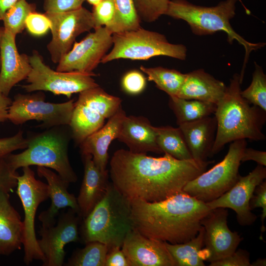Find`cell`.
<instances>
[{
    "instance_id": "obj_1",
    "label": "cell",
    "mask_w": 266,
    "mask_h": 266,
    "mask_svg": "<svg viewBox=\"0 0 266 266\" xmlns=\"http://www.w3.org/2000/svg\"><path fill=\"white\" fill-rule=\"evenodd\" d=\"M213 162L180 160L166 153L156 158L121 149L110 160L109 173L113 186L131 201L153 202L182 191Z\"/></svg>"
},
{
    "instance_id": "obj_2",
    "label": "cell",
    "mask_w": 266,
    "mask_h": 266,
    "mask_svg": "<svg viewBox=\"0 0 266 266\" xmlns=\"http://www.w3.org/2000/svg\"><path fill=\"white\" fill-rule=\"evenodd\" d=\"M131 203L134 229L146 237L171 244L196 236L201 220L211 210L183 191L158 202L137 199Z\"/></svg>"
},
{
    "instance_id": "obj_3",
    "label": "cell",
    "mask_w": 266,
    "mask_h": 266,
    "mask_svg": "<svg viewBox=\"0 0 266 266\" xmlns=\"http://www.w3.org/2000/svg\"><path fill=\"white\" fill-rule=\"evenodd\" d=\"M240 76L235 73L230 80L223 97L216 104L214 116L217 130L211 157L229 142L239 139H266L262 132L266 111L249 103L241 95Z\"/></svg>"
},
{
    "instance_id": "obj_4",
    "label": "cell",
    "mask_w": 266,
    "mask_h": 266,
    "mask_svg": "<svg viewBox=\"0 0 266 266\" xmlns=\"http://www.w3.org/2000/svg\"><path fill=\"white\" fill-rule=\"evenodd\" d=\"M134 228L131 201L109 183L104 197L84 218L81 234L85 243L99 241L109 250L121 247Z\"/></svg>"
},
{
    "instance_id": "obj_5",
    "label": "cell",
    "mask_w": 266,
    "mask_h": 266,
    "mask_svg": "<svg viewBox=\"0 0 266 266\" xmlns=\"http://www.w3.org/2000/svg\"><path fill=\"white\" fill-rule=\"evenodd\" d=\"M237 0H226L217 5L206 7L194 4L186 0H169L165 15L186 22L192 32L198 35L212 34L223 31L227 35L228 41L232 44L235 40L245 51L242 69L240 75L243 78L246 64L251 52L265 46L264 43H251L236 33L230 24L235 14Z\"/></svg>"
},
{
    "instance_id": "obj_6",
    "label": "cell",
    "mask_w": 266,
    "mask_h": 266,
    "mask_svg": "<svg viewBox=\"0 0 266 266\" xmlns=\"http://www.w3.org/2000/svg\"><path fill=\"white\" fill-rule=\"evenodd\" d=\"M58 127L27 138V147L17 154H10L5 159L11 168L37 166L54 169L68 183L75 182L77 177L68 156V137Z\"/></svg>"
},
{
    "instance_id": "obj_7",
    "label": "cell",
    "mask_w": 266,
    "mask_h": 266,
    "mask_svg": "<svg viewBox=\"0 0 266 266\" xmlns=\"http://www.w3.org/2000/svg\"><path fill=\"white\" fill-rule=\"evenodd\" d=\"M113 48L102 58L103 64L119 59L145 60L165 56L180 60L186 59L187 48L172 44L160 33L140 28L112 34Z\"/></svg>"
},
{
    "instance_id": "obj_8",
    "label": "cell",
    "mask_w": 266,
    "mask_h": 266,
    "mask_svg": "<svg viewBox=\"0 0 266 266\" xmlns=\"http://www.w3.org/2000/svg\"><path fill=\"white\" fill-rule=\"evenodd\" d=\"M246 146V139L232 142L224 159L188 182L183 191L205 203L219 198L238 180L241 156Z\"/></svg>"
},
{
    "instance_id": "obj_9",
    "label": "cell",
    "mask_w": 266,
    "mask_h": 266,
    "mask_svg": "<svg viewBox=\"0 0 266 266\" xmlns=\"http://www.w3.org/2000/svg\"><path fill=\"white\" fill-rule=\"evenodd\" d=\"M122 100L99 86L79 93L74 102L70 124L71 135L80 144L87 136L102 127L121 107Z\"/></svg>"
},
{
    "instance_id": "obj_10",
    "label": "cell",
    "mask_w": 266,
    "mask_h": 266,
    "mask_svg": "<svg viewBox=\"0 0 266 266\" xmlns=\"http://www.w3.org/2000/svg\"><path fill=\"white\" fill-rule=\"evenodd\" d=\"M29 58L32 69L27 78L28 84L22 86L28 93L49 91L70 98L74 93L99 86L92 77L96 75L94 73L53 70L44 63L42 57L36 51Z\"/></svg>"
},
{
    "instance_id": "obj_11",
    "label": "cell",
    "mask_w": 266,
    "mask_h": 266,
    "mask_svg": "<svg viewBox=\"0 0 266 266\" xmlns=\"http://www.w3.org/2000/svg\"><path fill=\"white\" fill-rule=\"evenodd\" d=\"M22 168V175L17 177V193L24 211L23 221L24 261L28 265L33 260H41L43 262L45 259L36 237L34 221L38 206L49 198V194L47 184L36 179L34 172L30 166Z\"/></svg>"
},
{
    "instance_id": "obj_12",
    "label": "cell",
    "mask_w": 266,
    "mask_h": 266,
    "mask_svg": "<svg viewBox=\"0 0 266 266\" xmlns=\"http://www.w3.org/2000/svg\"><path fill=\"white\" fill-rule=\"evenodd\" d=\"M42 93L16 95L9 107L7 119L15 125L35 120L48 128L69 125L74 107V100L63 103L44 100Z\"/></svg>"
},
{
    "instance_id": "obj_13",
    "label": "cell",
    "mask_w": 266,
    "mask_h": 266,
    "mask_svg": "<svg viewBox=\"0 0 266 266\" xmlns=\"http://www.w3.org/2000/svg\"><path fill=\"white\" fill-rule=\"evenodd\" d=\"M51 22L52 39L47 46L52 62L58 63L80 34L94 29L92 12L81 7L59 13H45Z\"/></svg>"
},
{
    "instance_id": "obj_14",
    "label": "cell",
    "mask_w": 266,
    "mask_h": 266,
    "mask_svg": "<svg viewBox=\"0 0 266 266\" xmlns=\"http://www.w3.org/2000/svg\"><path fill=\"white\" fill-rule=\"evenodd\" d=\"M112 44V33L106 27L96 29L80 42H74L71 49L58 63L56 70L94 73L93 70Z\"/></svg>"
},
{
    "instance_id": "obj_15",
    "label": "cell",
    "mask_w": 266,
    "mask_h": 266,
    "mask_svg": "<svg viewBox=\"0 0 266 266\" xmlns=\"http://www.w3.org/2000/svg\"><path fill=\"white\" fill-rule=\"evenodd\" d=\"M80 217L72 209L62 212L54 225L41 226L37 239L39 248L44 256L43 266H62L65 256V246L79 240L78 224Z\"/></svg>"
},
{
    "instance_id": "obj_16",
    "label": "cell",
    "mask_w": 266,
    "mask_h": 266,
    "mask_svg": "<svg viewBox=\"0 0 266 266\" xmlns=\"http://www.w3.org/2000/svg\"><path fill=\"white\" fill-rule=\"evenodd\" d=\"M228 212L225 208L211 209L201 221L204 230L201 250L204 261L213 262L233 253L242 238L236 232L230 230L227 225Z\"/></svg>"
},
{
    "instance_id": "obj_17",
    "label": "cell",
    "mask_w": 266,
    "mask_h": 266,
    "mask_svg": "<svg viewBox=\"0 0 266 266\" xmlns=\"http://www.w3.org/2000/svg\"><path fill=\"white\" fill-rule=\"evenodd\" d=\"M266 177V167L258 164L247 175H240L230 190L206 204L210 209L219 207L233 209L236 213V219L240 225H251L257 217L252 212L250 200L256 187L265 180Z\"/></svg>"
},
{
    "instance_id": "obj_18",
    "label": "cell",
    "mask_w": 266,
    "mask_h": 266,
    "mask_svg": "<svg viewBox=\"0 0 266 266\" xmlns=\"http://www.w3.org/2000/svg\"><path fill=\"white\" fill-rule=\"evenodd\" d=\"M121 249L130 266H177L165 241L146 237L134 228L127 235Z\"/></svg>"
},
{
    "instance_id": "obj_19",
    "label": "cell",
    "mask_w": 266,
    "mask_h": 266,
    "mask_svg": "<svg viewBox=\"0 0 266 266\" xmlns=\"http://www.w3.org/2000/svg\"><path fill=\"white\" fill-rule=\"evenodd\" d=\"M15 38L0 27V93L6 96L14 86L27 79L32 69L29 56L19 53Z\"/></svg>"
},
{
    "instance_id": "obj_20",
    "label": "cell",
    "mask_w": 266,
    "mask_h": 266,
    "mask_svg": "<svg viewBox=\"0 0 266 266\" xmlns=\"http://www.w3.org/2000/svg\"><path fill=\"white\" fill-rule=\"evenodd\" d=\"M126 116L121 106L105 125L79 144L81 155H91L96 166L102 173H108V149L111 142L117 138Z\"/></svg>"
},
{
    "instance_id": "obj_21",
    "label": "cell",
    "mask_w": 266,
    "mask_h": 266,
    "mask_svg": "<svg viewBox=\"0 0 266 266\" xmlns=\"http://www.w3.org/2000/svg\"><path fill=\"white\" fill-rule=\"evenodd\" d=\"M37 172L39 176L46 180L49 198L51 200L50 207L39 215L38 219L42 223V226L55 225L60 210L66 207L72 209L80 216L77 199L73 194L67 191L69 183L48 168L37 166Z\"/></svg>"
},
{
    "instance_id": "obj_22",
    "label": "cell",
    "mask_w": 266,
    "mask_h": 266,
    "mask_svg": "<svg viewBox=\"0 0 266 266\" xmlns=\"http://www.w3.org/2000/svg\"><path fill=\"white\" fill-rule=\"evenodd\" d=\"M117 139L124 143L129 150L134 153H162L157 143L155 127L144 117L126 116Z\"/></svg>"
},
{
    "instance_id": "obj_23",
    "label": "cell",
    "mask_w": 266,
    "mask_h": 266,
    "mask_svg": "<svg viewBox=\"0 0 266 266\" xmlns=\"http://www.w3.org/2000/svg\"><path fill=\"white\" fill-rule=\"evenodd\" d=\"M192 158L198 162H205L211 157L217 121L215 116L204 117L178 125Z\"/></svg>"
},
{
    "instance_id": "obj_24",
    "label": "cell",
    "mask_w": 266,
    "mask_h": 266,
    "mask_svg": "<svg viewBox=\"0 0 266 266\" xmlns=\"http://www.w3.org/2000/svg\"><path fill=\"white\" fill-rule=\"evenodd\" d=\"M84 176L77 201L79 215L85 218L105 194L109 185L108 173H102L96 166L90 154L82 155Z\"/></svg>"
},
{
    "instance_id": "obj_25",
    "label": "cell",
    "mask_w": 266,
    "mask_h": 266,
    "mask_svg": "<svg viewBox=\"0 0 266 266\" xmlns=\"http://www.w3.org/2000/svg\"><path fill=\"white\" fill-rule=\"evenodd\" d=\"M225 84L203 69L186 73V77L177 97L217 104L227 90Z\"/></svg>"
},
{
    "instance_id": "obj_26",
    "label": "cell",
    "mask_w": 266,
    "mask_h": 266,
    "mask_svg": "<svg viewBox=\"0 0 266 266\" xmlns=\"http://www.w3.org/2000/svg\"><path fill=\"white\" fill-rule=\"evenodd\" d=\"M9 193L0 191V254L8 256L23 245V223L9 200Z\"/></svg>"
},
{
    "instance_id": "obj_27",
    "label": "cell",
    "mask_w": 266,
    "mask_h": 266,
    "mask_svg": "<svg viewBox=\"0 0 266 266\" xmlns=\"http://www.w3.org/2000/svg\"><path fill=\"white\" fill-rule=\"evenodd\" d=\"M204 230L202 226L197 235L189 241L177 244L165 241L166 246L177 266H204L202 248Z\"/></svg>"
},
{
    "instance_id": "obj_28",
    "label": "cell",
    "mask_w": 266,
    "mask_h": 266,
    "mask_svg": "<svg viewBox=\"0 0 266 266\" xmlns=\"http://www.w3.org/2000/svg\"><path fill=\"white\" fill-rule=\"evenodd\" d=\"M168 105L176 117L178 125L210 116L216 108V105L213 103L178 97H169Z\"/></svg>"
},
{
    "instance_id": "obj_29",
    "label": "cell",
    "mask_w": 266,
    "mask_h": 266,
    "mask_svg": "<svg viewBox=\"0 0 266 266\" xmlns=\"http://www.w3.org/2000/svg\"><path fill=\"white\" fill-rule=\"evenodd\" d=\"M157 144L162 153L180 160L192 159L183 133L179 128L169 126L155 127Z\"/></svg>"
},
{
    "instance_id": "obj_30",
    "label": "cell",
    "mask_w": 266,
    "mask_h": 266,
    "mask_svg": "<svg viewBox=\"0 0 266 266\" xmlns=\"http://www.w3.org/2000/svg\"><path fill=\"white\" fill-rule=\"evenodd\" d=\"M140 69L147 75L149 81L154 82L158 88L169 97H177L186 77V73L161 66H141Z\"/></svg>"
},
{
    "instance_id": "obj_31",
    "label": "cell",
    "mask_w": 266,
    "mask_h": 266,
    "mask_svg": "<svg viewBox=\"0 0 266 266\" xmlns=\"http://www.w3.org/2000/svg\"><path fill=\"white\" fill-rule=\"evenodd\" d=\"M115 13L110 26L107 28L112 33H118L140 28V19L133 0H113Z\"/></svg>"
},
{
    "instance_id": "obj_32",
    "label": "cell",
    "mask_w": 266,
    "mask_h": 266,
    "mask_svg": "<svg viewBox=\"0 0 266 266\" xmlns=\"http://www.w3.org/2000/svg\"><path fill=\"white\" fill-rule=\"evenodd\" d=\"M107 246L99 241L86 243L84 248L76 250L68 259V266H105Z\"/></svg>"
},
{
    "instance_id": "obj_33",
    "label": "cell",
    "mask_w": 266,
    "mask_h": 266,
    "mask_svg": "<svg viewBox=\"0 0 266 266\" xmlns=\"http://www.w3.org/2000/svg\"><path fill=\"white\" fill-rule=\"evenodd\" d=\"M34 3L26 0H19L12 5L4 13L2 20L3 27L16 36L25 28L26 19L29 14L35 11Z\"/></svg>"
},
{
    "instance_id": "obj_34",
    "label": "cell",
    "mask_w": 266,
    "mask_h": 266,
    "mask_svg": "<svg viewBox=\"0 0 266 266\" xmlns=\"http://www.w3.org/2000/svg\"><path fill=\"white\" fill-rule=\"evenodd\" d=\"M255 69L249 86L241 91L242 97L249 103L266 111V75L256 63Z\"/></svg>"
},
{
    "instance_id": "obj_35",
    "label": "cell",
    "mask_w": 266,
    "mask_h": 266,
    "mask_svg": "<svg viewBox=\"0 0 266 266\" xmlns=\"http://www.w3.org/2000/svg\"><path fill=\"white\" fill-rule=\"evenodd\" d=\"M140 20L153 22L165 15L169 0H133Z\"/></svg>"
},
{
    "instance_id": "obj_36",
    "label": "cell",
    "mask_w": 266,
    "mask_h": 266,
    "mask_svg": "<svg viewBox=\"0 0 266 266\" xmlns=\"http://www.w3.org/2000/svg\"><path fill=\"white\" fill-rule=\"evenodd\" d=\"M92 12L94 29L103 27H109L115 16V10L113 0H102L93 6Z\"/></svg>"
},
{
    "instance_id": "obj_37",
    "label": "cell",
    "mask_w": 266,
    "mask_h": 266,
    "mask_svg": "<svg viewBox=\"0 0 266 266\" xmlns=\"http://www.w3.org/2000/svg\"><path fill=\"white\" fill-rule=\"evenodd\" d=\"M51 22L47 15L35 11L30 13L25 22V28L31 34L41 36L50 30Z\"/></svg>"
},
{
    "instance_id": "obj_38",
    "label": "cell",
    "mask_w": 266,
    "mask_h": 266,
    "mask_svg": "<svg viewBox=\"0 0 266 266\" xmlns=\"http://www.w3.org/2000/svg\"><path fill=\"white\" fill-rule=\"evenodd\" d=\"M146 85V79L139 71L132 70L123 76L121 81L123 90L130 95H137L141 93Z\"/></svg>"
},
{
    "instance_id": "obj_39",
    "label": "cell",
    "mask_w": 266,
    "mask_h": 266,
    "mask_svg": "<svg viewBox=\"0 0 266 266\" xmlns=\"http://www.w3.org/2000/svg\"><path fill=\"white\" fill-rule=\"evenodd\" d=\"M27 143V138L24 137L21 130L12 136L0 138V159L5 158L14 151L26 149Z\"/></svg>"
},
{
    "instance_id": "obj_40",
    "label": "cell",
    "mask_w": 266,
    "mask_h": 266,
    "mask_svg": "<svg viewBox=\"0 0 266 266\" xmlns=\"http://www.w3.org/2000/svg\"><path fill=\"white\" fill-rule=\"evenodd\" d=\"M18 175L11 168L5 158L0 159V191H12L17 185Z\"/></svg>"
},
{
    "instance_id": "obj_41",
    "label": "cell",
    "mask_w": 266,
    "mask_h": 266,
    "mask_svg": "<svg viewBox=\"0 0 266 266\" xmlns=\"http://www.w3.org/2000/svg\"><path fill=\"white\" fill-rule=\"evenodd\" d=\"M249 205L251 210L258 207L262 208L261 232L263 233L266 229L264 225L265 219L266 217V181L265 180L255 189L250 200Z\"/></svg>"
},
{
    "instance_id": "obj_42",
    "label": "cell",
    "mask_w": 266,
    "mask_h": 266,
    "mask_svg": "<svg viewBox=\"0 0 266 266\" xmlns=\"http://www.w3.org/2000/svg\"><path fill=\"white\" fill-rule=\"evenodd\" d=\"M209 266H251L249 253L242 249L209 264Z\"/></svg>"
},
{
    "instance_id": "obj_43",
    "label": "cell",
    "mask_w": 266,
    "mask_h": 266,
    "mask_svg": "<svg viewBox=\"0 0 266 266\" xmlns=\"http://www.w3.org/2000/svg\"><path fill=\"white\" fill-rule=\"evenodd\" d=\"M85 0H43L46 13H59L71 11L82 7Z\"/></svg>"
},
{
    "instance_id": "obj_44",
    "label": "cell",
    "mask_w": 266,
    "mask_h": 266,
    "mask_svg": "<svg viewBox=\"0 0 266 266\" xmlns=\"http://www.w3.org/2000/svg\"><path fill=\"white\" fill-rule=\"evenodd\" d=\"M105 266H130L121 247H115L108 250Z\"/></svg>"
},
{
    "instance_id": "obj_45",
    "label": "cell",
    "mask_w": 266,
    "mask_h": 266,
    "mask_svg": "<svg viewBox=\"0 0 266 266\" xmlns=\"http://www.w3.org/2000/svg\"><path fill=\"white\" fill-rule=\"evenodd\" d=\"M253 161L258 164L266 166V152L260 151L251 148H247L244 149L241 159V162L248 161Z\"/></svg>"
},
{
    "instance_id": "obj_46",
    "label": "cell",
    "mask_w": 266,
    "mask_h": 266,
    "mask_svg": "<svg viewBox=\"0 0 266 266\" xmlns=\"http://www.w3.org/2000/svg\"><path fill=\"white\" fill-rule=\"evenodd\" d=\"M11 102L10 98L0 93V122L8 120V110Z\"/></svg>"
},
{
    "instance_id": "obj_47",
    "label": "cell",
    "mask_w": 266,
    "mask_h": 266,
    "mask_svg": "<svg viewBox=\"0 0 266 266\" xmlns=\"http://www.w3.org/2000/svg\"><path fill=\"white\" fill-rule=\"evenodd\" d=\"M19 0H0V20H2L5 12Z\"/></svg>"
},
{
    "instance_id": "obj_48",
    "label": "cell",
    "mask_w": 266,
    "mask_h": 266,
    "mask_svg": "<svg viewBox=\"0 0 266 266\" xmlns=\"http://www.w3.org/2000/svg\"><path fill=\"white\" fill-rule=\"evenodd\" d=\"M266 259L259 258L251 264V266H266Z\"/></svg>"
},
{
    "instance_id": "obj_49",
    "label": "cell",
    "mask_w": 266,
    "mask_h": 266,
    "mask_svg": "<svg viewBox=\"0 0 266 266\" xmlns=\"http://www.w3.org/2000/svg\"><path fill=\"white\" fill-rule=\"evenodd\" d=\"M89 3L95 6L100 3L102 0H85Z\"/></svg>"
},
{
    "instance_id": "obj_50",
    "label": "cell",
    "mask_w": 266,
    "mask_h": 266,
    "mask_svg": "<svg viewBox=\"0 0 266 266\" xmlns=\"http://www.w3.org/2000/svg\"></svg>"
}]
</instances>
